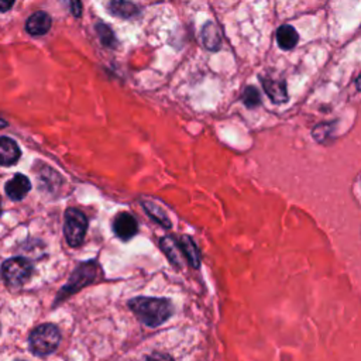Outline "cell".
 Wrapping results in <instances>:
<instances>
[{
  "mask_svg": "<svg viewBox=\"0 0 361 361\" xmlns=\"http://www.w3.org/2000/svg\"><path fill=\"white\" fill-rule=\"evenodd\" d=\"M129 308L135 312V315L149 327H157L167 322L172 313L174 308L168 299L160 298H146L139 297L129 302Z\"/></svg>",
  "mask_w": 361,
  "mask_h": 361,
  "instance_id": "cell-1",
  "label": "cell"
},
{
  "mask_svg": "<svg viewBox=\"0 0 361 361\" xmlns=\"http://www.w3.org/2000/svg\"><path fill=\"white\" fill-rule=\"evenodd\" d=\"M29 343L36 355H48L58 348L61 343V333L57 326L46 323L32 332Z\"/></svg>",
  "mask_w": 361,
  "mask_h": 361,
  "instance_id": "cell-2",
  "label": "cell"
},
{
  "mask_svg": "<svg viewBox=\"0 0 361 361\" xmlns=\"http://www.w3.org/2000/svg\"><path fill=\"white\" fill-rule=\"evenodd\" d=\"M86 230H88L86 216L78 209H68L65 212V223H64V234L68 245L71 247L82 246Z\"/></svg>",
  "mask_w": 361,
  "mask_h": 361,
  "instance_id": "cell-3",
  "label": "cell"
},
{
  "mask_svg": "<svg viewBox=\"0 0 361 361\" xmlns=\"http://www.w3.org/2000/svg\"><path fill=\"white\" fill-rule=\"evenodd\" d=\"M33 266L29 260L23 257L11 259L4 263L0 274H2L4 281L11 287H19L23 285L32 275Z\"/></svg>",
  "mask_w": 361,
  "mask_h": 361,
  "instance_id": "cell-4",
  "label": "cell"
},
{
  "mask_svg": "<svg viewBox=\"0 0 361 361\" xmlns=\"http://www.w3.org/2000/svg\"><path fill=\"white\" fill-rule=\"evenodd\" d=\"M113 230L114 234L122 238V240H130L132 237H135L139 231V223L136 220V217L128 212L118 213L113 222Z\"/></svg>",
  "mask_w": 361,
  "mask_h": 361,
  "instance_id": "cell-5",
  "label": "cell"
},
{
  "mask_svg": "<svg viewBox=\"0 0 361 361\" xmlns=\"http://www.w3.org/2000/svg\"><path fill=\"white\" fill-rule=\"evenodd\" d=\"M263 89L266 90L267 96L277 104L285 103L288 100V89L285 79H275L273 76H261Z\"/></svg>",
  "mask_w": 361,
  "mask_h": 361,
  "instance_id": "cell-6",
  "label": "cell"
},
{
  "mask_svg": "<svg viewBox=\"0 0 361 361\" xmlns=\"http://www.w3.org/2000/svg\"><path fill=\"white\" fill-rule=\"evenodd\" d=\"M6 193L12 200H22L32 189V182L27 177L18 174L6 184Z\"/></svg>",
  "mask_w": 361,
  "mask_h": 361,
  "instance_id": "cell-7",
  "label": "cell"
},
{
  "mask_svg": "<svg viewBox=\"0 0 361 361\" xmlns=\"http://www.w3.org/2000/svg\"><path fill=\"white\" fill-rule=\"evenodd\" d=\"M22 151L18 143L9 137L0 139V165L11 167L19 161Z\"/></svg>",
  "mask_w": 361,
  "mask_h": 361,
  "instance_id": "cell-8",
  "label": "cell"
},
{
  "mask_svg": "<svg viewBox=\"0 0 361 361\" xmlns=\"http://www.w3.org/2000/svg\"><path fill=\"white\" fill-rule=\"evenodd\" d=\"M51 18L46 12H36L26 23V30L32 36H44L51 29Z\"/></svg>",
  "mask_w": 361,
  "mask_h": 361,
  "instance_id": "cell-9",
  "label": "cell"
},
{
  "mask_svg": "<svg viewBox=\"0 0 361 361\" xmlns=\"http://www.w3.org/2000/svg\"><path fill=\"white\" fill-rule=\"evenodd\" d=\"M277 41H278V46L285 50V51H290L292 50L298 41H299V36H298V32L292 27V26H281L277 32Z\"/></svg>",
  "mask_w": 361,
  "mask_h": 361,
  "instance_id": "cell-10",
  "label": "cell"
},
{
  "mask_svg": "<svg viewBox=\"0 0 361 361\" xmlns=\"http://www.w3.org/2000/svg\"><path fill=\"white\" fill-rule=\"evenodd\" d=\"M179 246L182 249V253L185 256V259L189 261V264L195 268H198L200 266V254L199 250L196 247V245L193 243V240L188 236H182L179 238Z\"/></svg>",
  "mask_w": 361,
  "mask_h": 361,
  "instance_id": "cell-11",
  "label": "cell"
},
{
  "mask_svg": "<svg viewBox=\"0 0 361 361\" xmlns=\"http://www.w3.org/2000/svg\"><path fill=\"white\" fill-rule=\"evenodd\" d=\"M161 247L163 252L168 256V259L175 264V266H181V260H182V249L179 246V242H175L174 238L171 237H164L161 240Z\"/></svg>",
  "mask_w": 361,
  "mask_h": 361,
  "instance_id": "cell-12",
  "label": "cell"
},
{
  "mask_svg": "<svg viewBox=\"0 0 361 361\" xmlns=\"http://www.w3.org/2000/svg\"><path fill=\"white\" fill-rule=\"evenodd\" d=\"M110 12L114 16L125 18V19L133 18L139 13L137 8L133 4L128 2V0H113L111 5H110Z\"/></svg>",
  "mask_w": 361,
  "mask_h": 361,
  "instance_id": "cell-13",
  "label": "cell"
},
{
  "mask_svg": "<svg viewBox=\"0 0 361 361\" xmlns=\"http://www.w3.org/2000/svg\"><path fill=\"white\" fill-rule=\"evenodd\" d=\"M202 37H203V43H205L206 48H209L212 51H216L220 48V44H222L220 33H219V29L213 23H207L205 26Z\"/></svg>",
  "mask_w": 361,
  "mask_h": 361,
  "instance_id": "cell-14",
  "label": "cell"
},
{
  "mask_svg": "<svg viewBox=\"0 0 361 361\" xmlns=\"http://www.w3.org/2000/svg\"><path fill=\"white\" fill-rule=\"evenodd\" d=\"M242 100L249 109H254L261 104V96L256 86H247L242 95Z\"/></svg>",
  "mask_w": 361,
  "mask_h": 361,
  "instance_id": "cell-15",
  "label": "cell"
},
{
  "mask_svg": "<svg viewBox=\"0 0 361 361\" xmlns=\"http://www.w3.org/2000/svg\"><path fill=\"white\" fill-rule=\"evenodd\" d=\"M333 129L332 123H322L319 126H316L312 132L313 139L319 143H326L327 142V136H330V132Z\"/></svg>",
  "mask_w": 361,
  "mask_h": 361,
  "instance_id": "cell-16",
  "label": "cell"
},
{
  "mask_svg": "<svg viewBox=\"0 0 361 361\" xmlns=\"http://www.w3.org/2000/svg\"><path fill=\"white\" fill-rule=\"evenodd\" d=\"M97 33H99V37H100V40H102V43H103L104 46L111 47V46L114 44V36H113L111 30H110L107 26L99 25V26H97Z\"/></svg>",
  "mask_w": 361,
  "mask_h": 361,
  "instance_id": "cell-17",
  "label": "cell"
},
{
  "mask_svg": "<svg viewBox=\"0 0 361 361\" xmlns=\"http://www.w3.org/2000/svg\"><path fill=\"white\" fill-rule=\"evenodd\" d=\"M67 2L69 4L71 13H72L75 18H81V15H82V5H81V0H67Z\"/></svg>",
  "mask_w": 361,
  "mask_h": 361,
  "instance_id": "cell-18",
  "label": "cell"
},
{
  "mask_svg": "<svg viewBox=\"0 0 361 361\" xmlns=\"http://www.w3.org/2000/svg\"><path fill=\"white\" fill-rule=\"evenodd\" d=\"M16 0H0V12H8L12 9Z\"/></svg>",
  "mask_w": 361,
  "mask_h": 361,
  "instance_id": "cell-19",
  "label": "cell"
},
{
  "mask_svg": "<svg viewBox=\"0 0 361 361\" xmlns=\"http://www.w3.org/2000/svg\"><path fill=\"white\" fill-rule=\"evenodd\" d=\"M355 86H357V89H358V90H361V75L355 79Z\"/></svg>",
  "mask_w": 361,
  "mask_h": 361,
  "instance_id": "cell-20",
  "label": "cell"
},
{
  "mask_svg": "<svg viewBox=\"0 0 361 361\" xmlns=\"http://www.w3.org/2000/svg\"><path fill=\"white\" fill-rule=\"evenodd\" d=\"M8 126V122H6V120H4L2 117H0V129H2V128H6Z\"/></svg>",
  "mask_w": 361,
  "mask_h": 361,
  "instance_id": "cell-21",
  "label": "cell"
},
{
  "mask_svg": "<svg viewBox=\"0 0 361 361\" xmlns=\"http://www.w3.org/2000/svg\"><path fill=\"white\" fill-rule=\"evenodd\" d=\"M0 213H2V200H0Z\"/></svg>",
  "mask_w": 361,
  "mask_h": 361,
  "instance_id": "cell-22",
  "label": "cell"
}]
</instances>
